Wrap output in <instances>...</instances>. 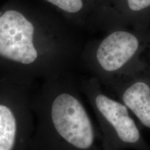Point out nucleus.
<instances>
[{
    "label": "nucleus",
    "mask_w": 150,
    "mask_h": 150,
    "mask_svg": "<svg viewBox=\"0 0 150 150\" xmlns=\"http://www.w3.org/2000/svg\"><path fill=\"white\" fill-rule=\"evenodd\" d=\"M54 7L65 18L74 23L81 24L92 14H97L101 4L99 0H43Z\"/></svg>",
    "instance_id": "423d86ee"
},
{
    "label": "nucleus",
    "mask_w": 150,
    "mask_h": 150,
    "mask_svg": "<svg viewBox=\"0 0 150 150\" xmlns=\"http://www.w3.org/2000/svg\"><path fill=\"white\" fill-rule=\"evenodd\" d=\"M95 104L101 115L112 127L122 141L135 143L139 140L140 131L129 115V108L124 103L104 94H98L95 97Z\"/></svg>",
    "instance_id": "20e7f679"
},
{
    "label": "nucleus",
    "mask_w": 150,
    "mask_h": 150,
    "mask_svg": "<svg viewBox=\"0 0 150 150\" xmlns=\"http://www.w3.org/2000/svg\"><path fill=\"white\" fill-rule=\"evenodd\" d=\"M70 40L59 18L21 1L0 13V58L22 67L55 61L66 56Z\"/></svg>",
    "instance_id": "f257e3e1"
},
{
    "label": "nucleus",
    "mask_w": 150,
    "mask_h": 150,
    "mask_svg": "<svg viewBox=\"0 0 150 150\" xmlns=\"http://www.w3.org/2000/svg\"><path fill=\"white\" fill-rule=\"evenodd\" d=\"M50 120L54 130L79 149H88L95 140V130L87 110L77 97L63 92L52 100Z\"/></svg>",
    "instance_id": "f03ea898"
},
{
    "label": "nucleus",
    "mask_w": 150,
    "mask_h": 150,
    "mask_svg": "<svg viewBox=\"0 0 150 150\" xmlns=\"http://www.w3.org/2000/svg\"><path fill=\"white\" fill-rule=\"evenodd\" d=\"M150 0H114L112 9L100 13H113L115 16L137 13L149 10ZM99 13V14H100Z\"/></svg>",
    "instance_id": "6e6552de"
},
{
    "label": "nucleus",
    "mask_w": 150,
    "mask_h": 150,
    "mask_svg": "<svg viewBox=\"0 0 150 150\" xmlns=\"http://www.w3.org/2000/svg\"><path fill=\"white\" fill-rule=\"evenodd\" d=\"M123 103L144 126L150 128V86L143 81L129 86L122 94Z\"/></svg>",
    "instance_id": "39448f33"
},
{
    "label": "nucleus",
    "mask_w": 150,
    "mask_h": 150,
    "mask_svg": "<svg viewBox=\"0 0 150 150\" xmlns=\"http://www.w3.org/2000/svg\"><path fill=\"white\" fill-rule=\"evenodd\" d=\"M18 131L16 112L8 104L0 102V150L13 149Z\"/></svg>",
    "instance_id": "0eeeda50"
},
{
    "label": "nucleus",
    "mask_w": 150,
    "mask_h": 150,
    "mask_svg": "<svg viewBox=\"0 0 150 150\" xmlns=\"http://www.w3.org/2000/svg\"><path fill=\"white\" fill-rule=\"evenodd\" d=\"M140 40L134 33L114 30L104 38L95 50V59L103 70L115 72L133 59L138 51Z\"/></svg>",
    "instance_id": "7ed1b4c3"
}]
</instances>
